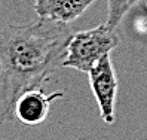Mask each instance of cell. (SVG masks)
<instances>
[{"label":"cell","mask_w":147,"mask_h":140,"mask_svg":"<svg viewBox=\"0 0 147 140\" xmlns=\"http://www.w3.org/2000/svg\"><path fill=\"white\" fill-rule=\"evenodd\" d=\"M71 34L68 24L46 18L0 30V125L15 119L22 92L42 88L63 67Z\"/></svg>","instance_id":"1"},{"label":"cell","mask_w":147,"mask_h":140,"mask_svg":"<svg viewBox=\"0 0 147 140\" xmlns=\"http://www.w3.org/2000/svg\"><path fill=\"white\" fill-rule=\"evenodd\" d=\"M117 45V34L115 29L109 27L107 24L73 33L67 43L63 67H71L79 72L88 73L98 60L110 54Z\"/></svg>","instance_id":"2"},{"label":"cell","mask_w":147,"mask_h":140,"mask_svg":"<svg viewBox=\"0 0 147 140\" xmlns=\"http://www.w3.org/2000/svg\"><path fill=\"white\" fill-rule=\"evenodd\" d=\"M88 76L91 90L100 109L101 119L106 124H113L116 121L115 106L117 95V76L113 63H111L110 54L98 60L88 72Z\"/></svg>","instance_id":"3"},{"label":"cell","mask_w":147,"mask_h":140,"mask_svg":"<svg viewBox=\"0 0 147 140\" xmlns=\"http://www.w3.org/2000/svg\"><path fill=\"white\" fill-rule=\"evenodd\" d=\"M64 97L63 91H54L51 94H45L42 88H34L22 92L15 104L13 116L22 122L24 125L34 127L42 124L48 118L49 107L55 100Z\"/></svg>","instance_id":"4"},{"label":"cell","mask_w":147,"mask_h":140,"mask_svg":"<svg viewBox=\"0 0 147 140\" xmlns=\"http://www.w3.org/2000/svg\"><path fill=\"white\" fill-rule=\"evenodd\" d=\"M95 0H34V11L39 18L59 22H71L88 9Z\"/></svg>","instance_id":"5"},{"label":"cell","mask_w":147,"mask_h":140,"mask_svg":"<svg viewBox=\"0 0 147 140\" xmlns=\"http://www.w3.org/2000/svg\"><path fill=\"white\" fill-rule=\"evenodd\" d=\"M140 0H107V25L111 29H116L123 15L129 11L134 3H138Z\"/></svg>","instance_id":"6"},{"label":"cell","mask_w":147,"mask_h":140,"mask_svg":"<svg viewBox=\"0 0 147 140\" xmlns=\"http://www.w3.org/2000/svg\"><path fill=\"white\" fill-rule=\"evenodd\" d=\"M138 3H141V5H143V7H144V9L147 11V0H140Z\"/></svg>","instance_id":"7"}]
</instances>
